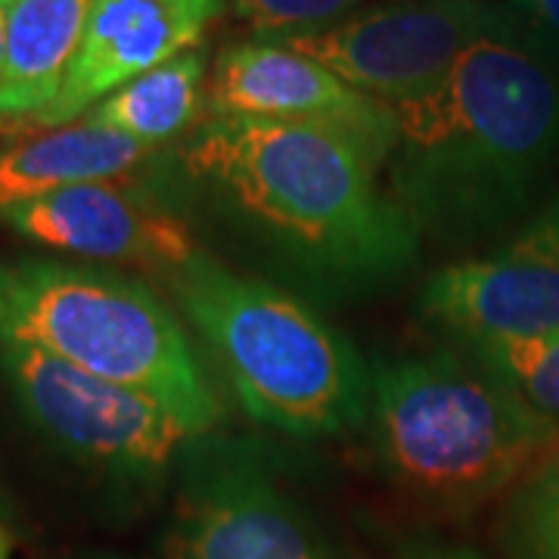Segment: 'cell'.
I'll return each instance as SVG.
<instances>
[{
    "mask_svg": "<svg viewBox=\"0 0 559 559\" xmlns=\"http://www.w3.org/2000/svg\"><path fill=\"white\" fill-rule=\"evenodd\" d=\"M97 0H13L0 66V116L38 119L60 97Z\"/></svg>",
    "mask_w": 559,
    "mask_h": 559,
    "instance_id": "cell-14",
    "label": "cell"
},
{
    "mask_svg": "<svg viewBox=\"0 0 559 559\" xmlns=\"http://www.w3.org/2000/svg\"><path fill=\"white\" fill-rule=\"evenodd\" d=\"M466 348L538 417L559 429V333L538 340L479 342Z\"/></svg>",
    "mask_w": 559,
    "mask_h": 559,
    "instance_id": "cell-17",
    "label": "cell"
},
{
    "mask_svg": "<svg viewBox=\"0 0 559 559\" xmlns=\"http://www.w3.org/2000/svg\"><path fill=\"white\" fill-rule=\"evenodd\" d=\"M13 0H0V66H3V40H7V16H10Z\"/></svg>",
    "mask_w": 559,
    "mask_h": 559,
    "instance_id": "cell-22",
    "label": "cell"
},
{
    "mask_svg": "<svg viewBox=\"0 0 559 559\" xmlns=\"http://www.w3.org/2000/svg\"><path fill=\"white\" fill-rule=\"evenodd\" d=\"M91 559H124V557H91Z\"/></svg>",
    "mask_w": 559,
    "mask_h": 559,
    "instance_id": "cell-24",
    "label": "cell"
},
{
    "mask_svg": "<svg viewBox=\"0 0 559 559\" xmlns=\"http://www.w3.org/2000/svg\"><path fill=\"white\" fill-rule=\"evenodd\" d=\"M212 119L314 121L355 138L389 162L395 146V116L380 97L360 94L318 60L280 40H242L215 62L209 87Z\"/></svg>",
    "mask_w": 559,
    "mask_h": 559,
    "instance_id": "cell-9",
    "label": "cell"
},
{
    "mask_svg": "<svg viewBox=\"0 0 559 559\" xmlns=\"http://www.w3.org/2000/svg\"><path fill=\"white\" fill-rule=\"evenodd\" d=\"M389 106L392 200L417 230L457 237L503 221L559 159V72L516 22Z\"/></svg>",
    "mask_w": 559,
    "mask_h": 559,
    "instance_id": "cell-1",
    "label": "cell"
},
{
    "mask_svg": "<svg viewBox=\"0 0 559 559\" xmlns=\"http://www.w3.org/2000/svg\"><path fill=\"white\" fill-rule=\"evenodd\" d=\"M0 382L57 451L119 479H153L200 432L159 399L35 348H0Z\"/></svg>",
    "mask_w": 559,
    "mask_h": 559,
    "instance_id": "cell-6",
    "label": "cell"
},
{
    "mask_svg": "<svg viewBox=\"0 0 559 559\" xmlns=\"http://www.w3.org/2000/svg\"><path fill=\"white\" fill-rule=\"evenodd\" d=\"M35 348L91 377L140 389L215 429L221 401L175 311L140 280L94 264L20 255L0 261V348Z\"/></svg>",
    "mask_w": 559,
    "mask_h": 559,
    "instance_id": "cell-3",
    "label": "cell"
},
{
    "mask_svg": "<svg viewBox=\"0 0 559 559\" xmlns=\"http://www.w3.org/2000/svg\"><path fill=\"white\" fill-rule=\"evenodd\" d=\"M423 311L466 345L559 333V267L503 252L457 261L423 286Z\"/></svg>",
    "mask_w": 559,
    "mask_h": 559,
    "instance_id": "cell-12",
    "label": "cell"
},
{
    "mask_svg": "<svg viewBox=\"0 0 559 559\" xmlns=\"http://www.w3.org/2000/svg\"><path fill=\"white\" fill-rule=\"evenodd\" d=\"M165 280L249 417L296 439L333 436L364 419V364L308 305L202 252Z\"/></svg>",
    "mask_w": 559,
    "mask_h": 559,
    "instance_id": "cell-5",
    "label": "cell"
},
{
    "mask_svg": "<svg viewBox=\"0 0 559 559\" xmlns=\"http://www.w3.org/2000/svg\"><path fill=\"white\" fill-rule=\"evenodd\" d=\"M507 252L520 255V259L547 261V264L559 267V197L522 230L516 240L510 242Z\"/></svg>",
    "mask_w": 559,
    "mask_h": 559,
    "instance_id": "cell-19",
    "label": "cell"
},
{
    "mask_svg": "<svg viewBox=\"0 0 559 559\" xmlns=\"http://www.w3.org/2000/svg\"><path fill=\"white\" fill-rule=\"evenodd\" d=\"M404 559H481L473 550H463V547H417L411 554H404Z\"/></svg>",
    "mask_w": 559,
    "mask_h": 559,
    "instance_id": "cell-21",
    "label": "cell"
},
{
    "mask_svg": "<svg viewBox=\"0 0 559 559\" xmlns=\"http://www.w3.org/2000/svg\"><path fill=\"white\" fill-rule=\"evenodd\" d=\"M205 57L187 50L175 60L162 62L153 72L121 84L103 97L84 119L112 134L138 140L140 146L156 150L159 143L180 134L197 119L202 103Z\"/></svg>",
    "mask_w": 559,
    "mask_h": 559,
    "instance_id": "cell-15",
    "label": "cell"
},
{
    "mask_svg": "<svg viewBox=\"0 0 559 559\" xmlns=\"http://www.w3.org/2000/svg\"><path fill=\"white\" fill-rule=\"evenodd\" d=\"M510 22L485 0H392L323 32L271 40L318 60L360 94L392 103L432 87L476 40Z\"/></svg>",
    "mask_w": 559,
    "mask_h": 559,
    "instance_id": "cell-7",
    "label": "cell"
},
{
    "mask_svg": "<svg viewBox=\"0 0 559 559\" xmlns=\"http://www.w3.org/2000/svg\"><path fill=\"white\" fill-rule=\"evenodd\" d=\"M360 0H234V10L261 38L323 32L345 20Z\"/></svg>",
    "mask_w": 559,
    "mask_h": 559,
    "instance_id": "cell-18",
    "label": "cell"
},
{
    "mask_svg": "<svg viewBox=\"0 0 559 559\" xmlns=\"http://www.w3.org/2000/svg\"><path fill=\"white\" fill-rule=\"evenodd\" d=\"M3 224L44 249L140 264L159 271L162 277L200 255V246L178 212L128 175L57 190L10 212Z\"/></svg>",
    "mask_w": 559,
    "mask_h": 559,
    "instance_id": "cell-10",
    "label": "cell"
},
{
    "mask_svg": "<svg viewBox=\"0 0 559 559\" xmlns=\"http://www.w3.org/2000/svg\"><path fill=\"white\" fill-rule=\"evenodd\" d=\"M370 404L382 466L401 488L448 510L516 488L559 441L557 426L473 352L380 367Z\"/></svg>",
    "mask_w": 559,
    "mask_h": 559,
    "instance_id": "cell-4",
    "label": "cell"
},
{
    "mask_svg": "<svg viewBox=\"0 0 559 559\" xmlns=\"http://www.w3.org/2000/svg\"><path fill=\"white\" fill-rule=\"evenodd\" d=\"M0 559H10V538H7L3 525H0Z\"/></svg>",
    "mask_w": 559,
    "mask_h": 559,
    "instance_id": "cell-23",
    "label": "cell"
},
{
    "mask_svg": "<svg viewBox=\"0 0 559 559\" xmlns=\"http://www.w3.org/2000/svg\"><path fill=\"white\" fill-rule=\"evenodd\" d=\"M202 451V448H200ZM168 559H336L314 522L252 454L215 444L187 463Z\"/></svg>",
    "mask_w": 559,
    "mask_h": 559,
    "instance_id": "cell-8",
    "label": "cell"
},
{
    "mask_svg": "<svg viewBox=\"0 0 559 559\" xmlns=\"http://www.w3.org/2000/svg\"><path fill=\"white\" fill-rule=\"evenodd\" d=\"M156 150L84 119L0 146V221L57 190L131 175Z\"/></svg>",
    "mask_w": 559,
    "mask_h": 559,
    "instance_id": "cell-13",
    "label": "cell"
},
{
    "mask_svg": "<svg viewBox=\"0 0 559 559\" xmlns=\"http://www.w3.org/2000/svg\"><path fill=\"white\" fill-rule=\"evenodd\" d=\"M190 178L301 264L389 277L417 255V227L377 183L358 140L314 121L212 119L180 150Z\"/></svg>",
    "mask_w": 559,
    "mask_h": 559,
    "instance_id": "cell-2",
    "label": "cell"
},
{
    "mask_svg": "<svg viewBox=\"0 0 559 559\" xmlns=\"http://www.w3.org/2000/svg\"><path fill=\"white\" fill-rule=\"evenodd\" d=\"M227 0H97L60 97L38 128H66L121 84L197 50Z\"/></svg>",
    "mask_w": 559,
    "mask_h": 559,
    "instance_id": "cell-11",
    "label": "cell"
},
{
    "mask_svg": "<svg viewBox=\"0 0 559 559\" xmlns=\"http://www.w3.org/2000/svg\"><path fill=\"white\" fill-rule=\"evenodd\" d=\"M503 535L513 559H559V441L516 485Z\"/></svg>",
    "mask_w": 559,
    "mask_h": 559,
    "instance_id": "cell-16",
    "label": "cell"
},
{
    "mask_svg": "<svg viewBox=\"0 0 559 559\" xmlns=\"http://www.w3.org/2000/svg\"><path fill=\"white\" fill-rule=\"evenodd\" d=\"M520 10L532 25V38L559 47V0H520Z\"/></svg>",
    "mask_w": 559,
    "mask_h": 559,
    "instance_id": "cell-20",
    "label": "cell"
}]
</instances>
